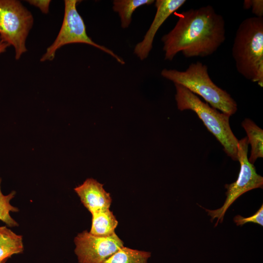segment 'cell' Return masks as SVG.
<instances>
[{
	"label": "cell",
	"instance_id": "cell-22",
	"mask_svg": "<svg viewBox=\"0 0 263 263\" xmlns=\"http://www.w3.org/2000/svg\"><path fill=\"white\" fill-rule=\"evenodd\" d=\"M1 41V38H0V41Z\"/></svg>",
	"mask_w": 263,
	"mask_h": 263
},
{
	"label": "cell",
	"instance_id": "cell-13",
	"mask_svg": "<svg viewBox=\"0 0 263 263\" xmlns=\"http://www.w3.org/2000/svg\"><path fill=\"white\" fill-rule=\"evenodd\" d=\"M242 125L247 134L248 143L251 147L248 161L253 164L258 158L263 157V131L250 119H245Z\"/></svg>",
	"mask_w": 263,
	"mask_h": 263
},
{
	"label": "cell",
	"instance_id": "cell-16",
	"mask_svg": "<svg viewBox=\"0 0 263 263\" xmlns=\"http://www.w3.org/2000/svg\"><path fill=\"white\" fill-rule=\"evenodd\" d=\"M1 179L0 178V220L9 227H15L19 224L11 216L10 212H16L19 209L12 205L11 201L15 197L16 192L13 190L9 194L4 195L1 188Z\"/></svg>",
	"mask_w": 263,
	"mask_h": 263
},
{
	"label": "cell",
	"instance_id": "cell-10",
	"mask_svg": "<svg viewBox=\"0 0 263 263\" xmlns=\"http://www.w3.org/2000/svg\"><path fill=\"white\" fill-rule=\"evenodd\" d=\"M74 190L91 214L110 209L112 201L110 194L96 180L87 178Z\"/></svg>",
	"mask_w": 263,
	"mask_h": 263
},
{
	"label": "cell",
	"instance_id": "cell-5",
	"mask_svg": "<svg viewBox=\"0 0 263 263\" xmlns=\"http://www.w3.org/2000/svg\"><path fill=\"white\" fill-rule=\"evenodd\" d=\"M34 24L32 13L18 0H0L1 40L15 49L19 60L27 51L26 41Z\"/></svg>",
	"mask_w": 263,
	"mask_h": 263
},
{
	"label": "cell",
	"instance_id": "cell-7",
	"mask_svg": "<svg viewBox=\"0 0 263 263\" xmlns=\"http://www.w3.org/2000/svg\"><path fill=\"white\" fill-rule=\"evenodd\" d=\"M248 144L247 137L238 140L237 154V160L240 164V169L237 180L231 184L225 185L227 189L225 193L226 197L223 205L215 210H209L202 207L207 212L208 215L211 217V222H213L214 219H217L215 226L217 225L219 222H223L227 209L241 195L255 188H263V177L257 173L254 165L248 161Z\"/></svg>",
	"mask_w": 263,
	"mask_h": 263
},
{
	"label": "cell",
	"instance_id": "cell-12",
	"mask_svg": "<svg viewBox=\"0 0 263 263\" xmlns=\"http://www.w3.org/2000/svg\"><path fill=\"white\" fill-rule=\"evenodd\" d=\"M90 233L97 236H109L115 233L118 221L110 209L92 214Z\"/></svg>",
	"mask_w": 263,
	"mask_h": 263
},
{
	"label": "cell",
	"instance_id": "cell-4",
	"mask_svg": "<svg viewBox=\"0 0 263 263\" xmlns=\"http://www.w3.org/2000/svg\"><path fill=\"white\" fill-rule=\"evenodd\" d=\"M174 86L178 109L181 111L189 110L195 112L221 144L225 153L232 160H237L238 140L231 129L230 116L203 102L197 95L185 87L178 84H174Z\"/></svg>",
	"mask_w": 263,
	"mask_h": 263
},
{
	"label": "cell",
	"instance_id": "cell-11",
	"mask_svg": "<svg viewBox=\"0 0 263 263\" xmlns=\"http://www.w3.org/2000/svg\"><path fill=\"white\" fill-rule=\"evenodd\" d=\"M23 250L22 236L6 226H0V263L13 255L22 252Z\"/></svg>",
	"mask_w": 263,
	"mask_h": 263
},
{
	"label": "cell",
	"instance_id": "cell-14",
	"mask_svg": "<svg viewBox=\"0 0 263 263\" xmlns=\"http://www.w3.org/2000/svg\"><path fill=\"white\" fill-rule=\"evenodd\" d=\"M154 2L153 0H114L113 2V9L118 13L121 27L125 29L129 26L132 13L137 8L151 4Z\"/></svg>",
	"mask_w": 263,
	"mask_h": 263
},
{
	"label": "cell",
	"instance_id": "cell-1",
	"mask_svg": "<svg viewBox=\"0 0 263 263\" xmlns=\"http://www.w3.org/2000/svg\"><path fill=\"white\" fill-rule=\"evenodd\" d=\"M225 39L224 19L211 5L180 13L174 28L161 38L165 59L170 61L179 52L187 58L210 56Z\"/></svg>",
	"mask_w": 263,
	"mask_h": 263
},
{
	"label": "cell",
	"instance_id": "cell-3",
	"mask_svg": "<svg viewBox=\"0 0 263 263\" xmlns=\"http://www.w3.org/2000/svg\"><path fill=\"white\" fill-rule=\"evenodd\" d=\"M161 75L174 84H180L194 94L201 96L211 107L230 116L237 110L234 99L212 81L207 66L201 62L191 63L184 71L164 69Z\"/></svg>",
	"mask_w": 263,
	"mask_h": 263
},
{
	"label": "cell",
	"instance_id": "cell-2",
	"mask_svg": "<svg viewBox=\"0 0 263 263\" xmlns=\"http://www.w3.org/2000/svg\"><path fill=\"white\" fill-rule=\"evenodd\" d=\"M232 54L238 72L263 87V18L243 20L235 34Z\"/></svg>",
	"mask_w": 263,
	"mask_h": 263
},
{
	"label": "cell",
	"instance_id": "cell-20",
	"mask_svg": "<svg viewBox=\"0 0 263 263\" xmlns=\"http://www.w3.org/2000/svg\"><path fill=\"white\" fill-rule=\"evenodd\" d=\"M10 46V45L6 42L2 41H0V55L4 53L8 47Z\"/></svg>",
	"mask_w": 263,
	"mask_h": 263
},
{
	"label": "cell",
	"instance_id": "cell-6",
	"mask_svg": "<svg viewBox=\"0 0 263 263\" xmlns=\"http://www.w3.org/2000/svg\"><path fill=\"white\" fill-rule=\"evenodd\" d=\"M80 0H65L62 24L54 42L48 47L40 58L41 62L53 60L56 51L61 47L71 43H85L94 46L109 54L121 64L124 60L108 48L94 42L87 34L84 21L78 12L76 6Z\"/></svg>",
	"mask_w": 263,
	"mask_h": 263
},
{
	"label": "cell",
	"instance_id": "cell-15",
	"mask_svg": "<svg viewBox=\"0 0 263 263\" xmlns=\"http://www.w3.org/2000/svg\"><path fill=\"white\" fill-rule=\"evenodd\" d=\"M150 255V252L123 246L103 263H147Z\"/></svg>",
	"mask_w": 263,
	"mask_h": 263
},
{
	"label": "cell",
	"instance_id": "cell-18",
	"mask_svg": "<svg viewBox=\"0 0 263 263\" xmlns=\"http://www.w3.org/2000/svg\"><path fill=\"white\" fill-rule=\"evenodd\" d=\"M244 8L246 10L251 9V11L255 17L263 18V0H245L244 1Z\"/></svg>",
	"mask_w": 263,
	"mask_h": 263
},
{
	"label": "cell",
	"instance_id": "cell-9",
	"mask_svg": "<svg viewBox=\"0 0 263 263\" xmlns=\"http://www.w3.org/2000/svg\"><path fill=\"white\" fill-rule=\"evenodd\" d=\"M185 0H157L155 2L156 13L149 30L142 41L137 43L134 53L143 60L146 59L152 47L154 37L164 21L173 13L182 6Z\"/></svg>",
	"mask_w": 263,
	"mask_h": 263
},
{
	"label": "cell",
	"instance_id": "cell-8",
	"mask_svg": "<svg viewBox=\"0 0 263 263\" xmlns=\"http://www.w3.org/2000/svg\"><path fill=\"white\" fill-rule=\"evenodd\" d=\"M75 252L79 263H103L124 246L123 242L114 233L97 236L84 230L75 238Z\"/></svg>",
	"mask_w": 263,
	"mask_h": 263
},
{
	"label": "cell",
	"instance_id": "cell-21",
	"mask_svg": "<svg viewBox=\"0 0 263 263\" xmlns=\"http://www.w3.org/2000/svg\"><path fill=\"white\" fill-rule=\"evenodd\" d=\"M6 261H7V260H5V261H3V262H1L0 263H5Z\"/></svg>",
	"mask_w": 263,
	"mask_h": 263
},
{
	"label": "cell",
	"instance_id": "cell-19",
	"mask_svg": "<svg viewBox=\"0 0 263 263\" xmlns=\"http://www.w3.org/2000/svg\"><path fill=\"white\" fill-rule=\"evenodd\" d=\"M30 4L38 7L43 14H47L49 11L50 0H26Z\"/></svg>",
	"mask_w": 263,
	"mask_h": 263
},
{
	"label": "cell",
	"instance_id": "cell-17",
	"mask_svg": "<svg viewBox=\"0 0 263 263\" xmlns=\"http://www.w3.org/2000/svg\"><path fill=\"white\" fill-rule=\"evenodd\" d=\"M234 222L237 226H242L247 223H253L263 226V205L253 215L248 217H244L240 215L235 216Z\"/></svg>",
	"mask_w": 263,
	"mask_h": 263
}]
</instances>
